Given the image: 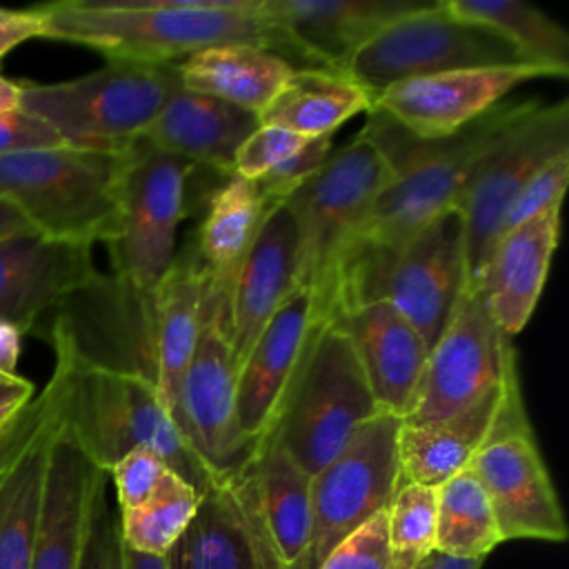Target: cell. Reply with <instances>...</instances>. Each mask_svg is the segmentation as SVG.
<instances>
[{
  "label": "cell",
  "mask_w": 569,
  "mask_h": 569,
  "mask_svg": "<svg viewBox=\"0 0 569 569\" xmlns=\"http://www.w3.org/2000/svg\"><path fill=\"white\" fill-rule=\"evenodd\" d=\"M44 38L73 42L109 62L176 64L220 44H256L307 67L262 0H60L38 4Z\"/></svg>",
  "instance_id": "1"
},
{
  "label": "cell",
  "mask_w": 569,
  "mask_h": 569,
  "mask_svg": "<svg viewBox=\"0 0 569 569\" xmlns=\"http://www.w3.org/2000/svg\"><path fill=\"white\" fill-rule=\"evenodd\" d=\"M536 102H500L442 140L413 138L389 118L367 111L362 131L385 153L393 178L380 191L347 247L338 267L336 287L342 269L351 262L389 256L436 218L453 211L480 158Z\"/></svg>",
  "instance_id": "2"
},
{
  "label": "cell",
  "mask_w": 569,
  "mask_h": 569,
  "mask_svg": "<svg viewBox=\"0 0 569 569\" xmlns=\"http://www.w3.org/2000/svg\"><path fill=\"white\" fill-rule=\"evenodd\" d=\"M49 342L62 376V427L93 465L109 471L122 456L144 447L200 496L218 482L178 429L151 378L87 362L64 345Z\"/></svg>",
  "instance_id": "3"
},
{
  "label": "cell",
  "mask_w": 569,
  "mask_h": 569,
  "mask_svg": "<svg viewBox=\"0 0 569 569\" xmlns=\"http://www.w3.org/2000/svg\"><path fill=\"white\" fill-rule=\"evenodd\" d=\"M133 147L60 144L0 153V202L44 238L107 244L120 227V193Z\"/></svg>",
  "instance_id": "4"
},
{
  "label": "cell",
  "mask_w": 569,
  "mask_h": 569,
  "mask_svg": "<svg viewBox=\"0 0 569 569\" xmlns=\"http://www.w3.org/2000/svg\"><path fill=\"white\" fill-rule=\"evenodd\" d=\"M391 178L389 160L360 131L280 202L296 227V287L311 296L313 325L331 318L340 260Z\"/></svg>",
  "instance_id": "5"
},
{
  "label": "cell",
  "mask_w": 569,
  "mask_h": 569,
  "mask_svg": "<svg viewBox=\"0 0 569 569\" xmlns=\"http://www.w3.org/2000/svg\"><path fill=\"white\" fill-rule=\"evenodd\" d=\"M378 413L347 331L327 320L311 327L264 436L273 438L302 471L316 476Z\"/></svg>",
  "instance_id": "6"
},
{
  "label": "cell",
  "mask_w": 569,
  "mask_h": 569,
  "mask_svg": "<svg viewBox=\"0 0 569 569\" xmlns=\"http://www.w3.org/2000/svg\"><path fill=\"white\" fill-rule=\"evenodd\" d=\"M465 289L462 220L453 209L393 253L345 267L338 278L331 318L353 305L385 300L413 325L431 349Z\"/></svg>",
  "instance_id": "7"
},
{
  "label": "cell",
  "mask_w": 569,
  "mask_h": 569,
  "mask_svg": "<svg viewBox=\"0 0 569 569\" xmlns=\"http://www.w3.org/2000/svg\"><path fill=\"white\" fill-rule=\"evenodd\" d=\"M178 84L176 64L107 62L64 82H20V107L69 144L127 149L142 140Z\"/></svg>",
  "instance_id": "8"
},
{
  "label": "cell",
  "mask_w": 569,
  "mask_h": 569,
  "mask_svg": "<svg viewBox=\"0 0 569 569\" xmlns=\"http://www.w3.org/2000/svg\"><path fill=\"white\" fill-rule=\"evenodd\" d=\"M469 469L489 496L502 542L518 538L567 540V520L527 416L516 353L505 369L491 433Z\"/></svg>",
  "instance_id": "9"
},
{
  "label": "cell",
  "mask_w": 569,
  "mask_h": 569,
  "mask_svg": "<svg viewBox=\"0 0 569 569\" xmlns=\"http://www.w3.org/2000/svg\"><path fill=\"white\" fill-rule=\"evenodd\" d=\"M231 280L209 273L200 331L178 398V429L218 480L240 471L256 447L238 427V362L229 333Z\"/></svg>",
  "instance_id": "10"
},
{
  "label": "cell",
  "mask_w": 569,
  "mask_h": 569,
  "mask_svg": "<svg viewBox=\"0 0 569 569\" xmlns=\"http://www.w3.org/2000/svg\"><path fill=\"white\" fill-rule=\"evenodd\" d=\"M569 151L567 100H538L480 158L456 211L462 220L467 289H473L482 264L500 236L505 216L522 184L551 158Z\"/></svg>",
  "instance_id": "11"
},
{
  "label": "cell",
  "mask_w": 569,
  "mask_h": 569,
  "mask_svg": "<svg viewBox=\"0 0 569 569\" xmlns=\"http://www.w3.org/2000/svg\"><path fill=\"white\" fill-rule=\"evenodd\" d=\"M522 62L493 31L456 18L442 0L405 13L367 42L345 67L371 98L391 84L456 69Z\"/></svg>",
  "instance_id": "12"
},
{
  "label": "cell",
  "mask_w": 569,
  "mask_h": 569,
  "mask_svg": "<svg viewBox=\"0 0 569 569\" xmlns=\"http://www.w3.org/2000/svg\"><path fill=\"white\" fill-rule=\"evenodd\" d=\"M400 425L402 418L380 411L311 476V536L296 569H318L342 538L389 507L400 485Z\"/></svg>",
  "instance_id": "13"
},
{
  "label": "cell",
  "mask_w": 569,
  "mask_h": 569,
  "mask_svg": "<svg viewBox=\"0 0 569 569\" xmlns=\"http://www.w3.org/2000/svg\"><path fill=\"white\" fill-rule=\"evenodd\" d=\"M196 164L136 142L120 193V227L107 242L113 278L149 291L167 273L187 213V182Z\"/></svg>",
  "instance_id": "14"
},
{
  "label": "cell",
  "mask_w": 569,
  "mask_h": 569,
  "mask_svg": "<svg viewBox=\"0 0 569 569\" xmlns=\"http://www.w3.org/2000/svg\"><path fill=\"white\" fill-rule=\"evenodd\" d=\"M516 353L491 320L478 289H465L447 327L433 342L405 425H429L458 416L500 387Z\"/></svg>",
  "instance_id": "15"
},
{
  "label": "cell",
  "mask_w": 569,
  "mask_h": 569,
  "mask_svg": "<svg viewBox=\"0 0 569 569\" xmlns=\"http://www.w3.org/2000/svg\"><path fill=\"white\" fill-rule=\"evenodd\" d=\"M536 78L562 76L533 62L456 69L391 84L371 98L369 111L389 118L413 138L442 140L500 104L518 84Z\"/></svg>",
  "instance_id": "16"
},
{
  "label": "cell",
  "mask_w": 569,
  "mask_h": 569,
  "mask_svg": "<svg viewBox=\"0 0 569 569\" xmlns=\"http://www.w3.org/2000/svg\"><path fill=\"white\" fill-rule=\"evenodd\" d=\"M60 405L62 376L53 367L47 387L0 438V569H31Z\"/></svg>",
  "instance_id": "17"
},
{
  "label": "cell",
  "mask_w": 569,
  "mask_h": 569,
  "mask_svg": "<svg viewBox=\"0 0 569 569\" xmlns=\"http://www.w3.org/2000/svg\"><path fill=\"white\" fill-rule=\"evenodd\" d=\"M222 480L280 569H296L311 536V476L264 436L251 460Z\"/></svg>",
  "instance_id": "18"
},
{
  "label": "cell",
  "mask_w": 569,
  "mask_h": 569,
  "mask_svg": "<svg viewBox=\"0 0 569 569\" xmlns=\"http://www.w3.org/2000/svg\"><path fill=\"white\" fill-rule=\"evenodd\" d=\"M100 271L91 247L20 231L0 240V320L22 333Z\"/></svg>",
  "instance_id": "19"
},
{
  "label": "cell",
  "mask_w": 569,
  "mask_h": 569,
  "mask_svg": "<svg viewBox=\"0 0 569 569\" xmlns=\"http://www.w3.org/2000/svg\"><path fill=\"white\" fill-rule=\"evenodd\" d=\"M109 480L67 433L62 420L49 447L31 569H80L93 500Z\"/></svg>",
  "instance_id": "20"
},
{
  "label": "cell",
  "mask_w": 569,
  "mask_h": 569,
  "mask_svg": "<svg viewBox=\"0 0 569 569\" xmlns=\"http://www.w3.org/2000/svg\"><path fill=\"white\" fill-rule=\"evenodd\" d=\"M429 2V0H427ZM425 0H262L307 67L345 71L347 62L385 27Z\"/></svg>",
  "instance_id": "21"
},
{
  "label": "cell",
  "mask_w": 569,
  "mask_h": 569,
  "mask_svg": "<svg viewBox=\"0 0 569 569\" xmlns=\"http://www.w3.org/2000/svg\"><path fill=\"white\" fill-rule=\"evenodd\" d=\"M560 236V204L502 233L478 276L473 289L505 338L518 336L529 322L547 282Z\"/></svg>",
  "instance_id": "22"
},
{
  "label": "cell",
  "mask_w": 569,
  "mask_h": 569,
  "mask_svg": "<svg viewBox=\"0 0 569 569\" xmlns=\"http://www.w3.org/2000/svg\"><path fill=\"white\" fill-rule=\"evenodd\" d=\"M331 320L347 331L378 409L402 418L429 356L422 336L385 300L353 305Z\"/></svg>",
  "instance_id": "23"
},
{
  "label": "cell",
  "mask_w": 569,
  "mask_h": 569,
  "mask_svg": "<svg viewBox=\"0 0 569 569\" xmlns=\"http://www.w3.org/2000/svg\"><path fill=\"white\" fill-rule=\"evenodd\" d=\"M311 327V296L305 287H296L238 367V427L242 438L253 447H258L276 418Z\"/></svg>",
  "instance_id": "24"
},
{
  "label": "cell",
  "mask_w": 569,
  "mask_h": 569,
  "mask_svg": "<svg viewBox=\"0 0 569 569\" xmlns=\"http://www.w3.org/2000/svg\"><path fill=\"white\" fill-rule=\"evenodd\" d=\"M296 289V227L284 204L271 207L229 287V333L236 362Z\"/></svg>",
  "instance_id": "25"
},
{
  "label": "cell",
  "mask_w": 569,
  "mask_h": 569,
  "mask_svg": "<svg viewBox=\"0 0 569 569\" xmlns=\"http://www.w3.org/2000/svg\"><path fill=\"white\" fill-rule=\"evenodd\" d=\"M209 271L193 238L176 253L167 273L149 289V336L160 398L178 425V398L184 369L198 342L200 309Z\"/></svg>",
  "instance_id": "26"
},
{
  "label": "cell",
  "mask_w": 569,
  "mask_h": 569,
  "mask_svg": "<svg viewBox=\"0 0 569 569\" xmlns=\"http://www.w3.org/2000/svg\"><path fill=\"white\" fill-rule=\"evenodd\" d=\"M258 124V113L187 91L178 84L144 131L142 142L158 151L180 156L196 167L204 164L231 176L240 144Z\"/></svg>",
  "instance_id": "27"
},
{
  "label": "cell",
  "mask_w": 569,
  "mask_h": 569,
  "mask_svg": "<svg viewBox=\"0 0 569 569\" xmlns=\"http://www.w3.org/2000/svg\"><path fill=\"white\" fill-rule=\"evenodd\" d=\"M164 558L169 569H280L227 480L200 496L189 527Z\"/></svg>",
  "instance_id": "28"
},
{
  "label": "cell",
  "mask_w": 569,
  "mask_h": 569,
  "mask_svg": "<svg viewBox=\"0 0 569 569\" xmlns=\"http://www.w3.org/2000/svg\"><path fill=\"white\" fill-rule=\"evenodd\" d=\"M500 398L502 382L458 416L429 425L402 422L398 433L400 485L438 489L442 482L467 469L491 433Z\"/></svg>",
  "instance_id": "29"
},
{
  "label": "cell",
  "mask_w": 569,
  "mask_h": 569,
  "mask_svg": "<svg viewBox=\"0 0 569 569\" xmlns=\"http://www.w3.org/2000/svg\"><path fill=\"white\" fill-rule=\"evenodd\" d=\"M180 87L260 113L293 64L256 44L209 47L176 62Z\"/></svg>",
  "instance_id": "30"
},
{
  "label": "cell",
  "mask_w": 569,
  "mask_h": 569,
  "mask_svg": "<svg viewBox=\"0 0 569 569\" xmlns=\"http://www.w3.org/2000/svg\"><path fill=\"white\" fill-rule=\"evenodd\" d=\"M369 107L371 93L345 71L293 67L258 120L305 138H320L331 136L356 113H367Z\"/></svg>",
  "instance_id": "31"
},
{
  "label": "cell",
  "mask_w": 569,
  "mask_h": 569,
  "mask_svg": "<svg viewBox=\"0 0 569 569\" xmlns=\"http://www.w3.org/2000/svg\"><path fill=\"white\" fill-rule=\"evenodd\" d=\"M271 207L276 204H269L258 182L236 173L227 176V182L209 196L204 216L191 238L211 276L233 280Z\"/></svg>",
  "instance_id": "32"
},
{
  "label": "cell",
  "mask_w": 569,
  "mask_h": 569,
  "mask_svg": "<svg viewBox=\"0 0 569 569\" xmlns=\"http://www.w3.org/2000/svg\"><path fill=\"white\" fill-rule=\"evenodd\" d=\"M333 151L331 136L305 138L282 127L258 124L233 158V173L258 182L269 204H280Z\"/></svg>",
  "instance_id": "33"
},
{
  "label": "cell",
  "mask_w": 569,
  "mask_h": 569,
  "mask_svg": "<svg viewBox=\"0 0 569 569\" xmlns=\"http://www.w3.org/2000/svg\"><path fill=\"white\" fill-rule=\"evenodd\" d=\"M460 20L500 36L522 62L569 73V33L538 7L522 0H442Z\"/></svg>",
  "instance_id": "34"
},
{
  "label": "cell",
  "mask_w": 569,
  "mask_h": 569,
  "mask_svg": "<svg viewBox=\"0 0 569 569\" xmlns=\"http://www.w3.org/2000/svg\"><path fill=\"white\" fill-rule=\"evenodd\" d=\"M485 487L467 467L436 489V551L460 560H485L500 545Z\"/></svg>",
  "instance_id": "35"
},
{
  "label": "cell",
  "mask_w": 569,
  "mask_h": 569,
  "mask_svg": "<svg viewBox=\"0 0 569 569\" xmlns=\"http://www.w3.org/2000/svg\"><path fill=\"white\" fill-rule=\"evenodd\" d=\"M198 502L200 493L178 473L167 471L142 505L118 511L122 542L140 553L164 556L189 527Z\"/></svg>",
  "instance_id": "36"
},
{
  "label": "cell",
  "mask_w": 569,
  "mask_h": 569,
  "mask_svg": "<svg viewBox=\"0 0 569 569\" xmlns=\"http://www.w3.org/2000/svg\"><path fill=\"white\" fill-rule=\"evenodd\" d=\"M393 569H418L436 551V489L398 485L387 507Z\"/></svg>",
  "instance_id": "37"
},
{
  "label": "cell",
  "mask_w": 569,
  "mask_h": 569,
  "mask_svg": "<svg viewBox=\"0 0 569 569\" xmlns=\"http://www.w3.org/2000/svg\"><path fill=\"white\" fill-rule=\"evenodd\" d=\"M567 182H569V151L558 153L556 158L547 160L518 191V196L513 198L500 236L507 233L509 229L531 220L533 216H538L540 211L553 207V204H562L565 191H567ZM498 236V238H500Z\"/></svg>",
  "instance_id": "38"
},
{
  "label": "cell",
  "mask_w": 569,
  "mask_h": 569,
  "mask_svg": "<svg viewBox=\"0 0 569 569\" xmlns=\"http://www.w3.org/2000/svg\"><path fill=\"white\" fill-rule=\"evenodd\" d=\"M318 569H393L387 538V509L342 538Z\"/></svg>",
  "instance_id": "39"
},
{
  "label": "cell",
  "mask_w": 569,
  "mask_h": 569,
  "mask_svg": "<svg viewBox=\"0 0 569 569\" xmlns=\"http://www.w3.org/2000/svg\"><path fill=\"white\" fill-rule=\"evenodd\" d=\"M171 471L167 462L151 449H133L127 456H122L107 473L113 480L116 487V500H118V511H129L138 505H142L162 476Z\"/></svg>",
  "instance_id": "40"
},
{
  "label": "cell",
  "mask_w": 569,
  "mask_h": 569,
  "mask_svg": "<svg viewBox=\"0 0 569 569\" xmlns=\"http://www.w3.org/2000/svg\"><path fill=\"white\" fill-rule=\"evenodd\" d=\"M122 547L124 545L120 536V513L118 507L109 502L104 482L93 500L80 569H124Z\"/></svg>",
  "instance_id": "41"
},
{
  "label": "cell",
  "mask_w": 569,
  "mask_h": 569,
  "mask_svg": "<svg viewBox=\"0 0 569 569\" xmlns=\"http://www.w3.org/2000/svg\"><path fill=\"white\" fill-rule=\"evenodd\" d=\"M69 144L51 124L38 116L16 109H0V153H18Z\"/></svg>",
  "instance_id": "42"
},
{
  "label": "cell",
  "mask_w": 569,
  "mask_h": 569,
  "mask_svg": "<svg viewBox=\"0 0 569 569\" xmlns=\"http://www.w3.org/2000/svg\"><path fill=\"white\" fill-rule=\"evenodd\" d=\"M31 38H44V24H42L40 9L38 7H31V9L0 7V62L18 44H22Z\"/></svg>",
  "instance_id": "43"
},
{
  "label": "cell",
  "mask_w": 569,
  "mask_h": 569,
  "mask_svg": "<svg viewBox=\"0 0 569 569\" xmlns=\"http://www.w3.org/2000/svg\"><path fill=\"white\" fill-rule=\"evenodd\" d=\"M33 396H36L33 382H29L18 373L0 371V438L29 407Z\"/></svg>",
  "instance_id": "44"
},
{
  "label": "cell",
  "mask_w": 569,
  "mask_h": 569,
  "mask_svg": "<svg viewBox=\"0 0 569 569\" xmlns=\"http://www.w3.org/2000/svg\"><path fill=\"white\" fill-rule=\"evenodd\" d=\"M22 331L9 322L0 320V371L16 373L18 356H20Z\"/></svg>",
  "instance_id": "45"
},
{
  "label": "cell",
  "mask_w": 569,
  "mask_h": 569,
  "mask_svg": "<svg viewBox=\"0 0 569 569\" xmlns=\"http://www.w3.org/2000/svg\"><path fill=\"white\" fill-rule=\"evenodd\" d=\"M122 562H124V569H169L164 556L140 553V551L129 549L127 545L122 547Z\"/></svg>",
  "instance_id": "46"
},
{
  "label": "cell",
  "mask_w": 569,
  "mask_h": 569,
  "mask_svg": "<svg viewBox=\"0 0 569 569\" xmlns=\"http://www.w3.org/2000/svg\"><path fill=\"white\" fill-rule=\"evenodd\" d=\"M482 560H460L433 551L418 569H480Z\"/></svg>",
  "instance_id": "47"
},
{
  "label": "cell",
  "mask_w": 569,
  "mask_h": 569,
  "mask_svg": "<svg viewBox=\"0 0 569 569\" xmlns=\"http://www.w3.org/2000/svg\"><path fill=\"white\" fill-rule=\"evenodd\" d=\"M31 227L4 202H0V240L20 231H29ZM33 231V229H31Z\"/></svg>",
  "instance_id": "48"
},
{
  "label": "cell",
  "mask_w": 569,
  "mask_h": 569,
  "mask_svg": "<svg viewBox=\"0 0 569 569\" xmlns=\"http://www.w3.org/2000/svg\"><path fill=\"white\" fill-rule=\"evenodd\" d=\"M20 82L0 76V109H16L20 107Z\"/></svg>",
  "instance_id": "49"
}]
</instances>
